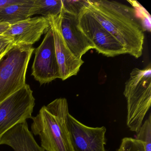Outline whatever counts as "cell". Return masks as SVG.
<instances>
[{
    "label": "cell",
    "instance_id": "obj_1",
    "mask_svg": "<svg viewBox=\"0 0 151 151\" xmlns=\"http://www.w3.org/2000/svg\"><path fill=\"white\" fill-rule=\"evenodd\" d=\"M92 15L136 59L143 54L145 40L141 20L133 7L115 1L88 0Z\"/></svg>",
    "mask_w": 151,
    "mask_h": 151
},
{
    "label": "cell",
    "instance_id": "obj_2",
    "mask_svg": "<svg viewBox=\"0 0 151 151\" xmlns=\"http://www.w3.org/2000/svg\"><path fill=\"white\" fill-rule=\"evenodd\" d=\"M68 101L60 98L42 107L32 116V133L39 136L41 147L47 151H74L68 125Z\"/></svg>",
    "mask_w": 151,
    "mask_h": 151
},
{
    "label": "cell",
    "instance_id": "obj_3",
    "mask_svg": "<svg viewBox=\"0 0 151 151\" xmlns=\"http://www.w3.org/2000/svg\"><path fill=\"white\" fill-rule=\"evenodd\" d=\"M124 95L127 103V126L137 132L151 105V67L135 68L125 83Z\"/></svg>",
    "mask_w": 151,
    "mask_h": 151
},
{
    "label": "cell",
    "instance_id": "obj_4",
    "mask_svg": "<svg viewBox=\"0 0 151 151\" xmlns=\"http://www.w3.org/2000/svg\"><path fill=\"white\" fill-rule=\"evenodd\" d=\"M34 48L15 45L0 61V103L22 88Z\"/></svg>",
    "mask_w": 151,
    "mask_h": 151
},
{
    "label": "cell",
    "instance_id": "obj_5",
    "mask_svg": "<svg viewBox=\"0 0 151 151\" xmlns=\"http://www.w3.org/2000/svg\"><path fill=\"white\" fill-rule=\"evenodd\" d=\"M35 105L33 91L27 84L0 103V139L16 124L32 119Z\"/></svg>",
    "mask_w": 151,
    "mask_h": 151
},
{
    "label": "cell",
    "instance_id": "obj_6",
    "mask_svg": "<svg viewBox=\"0 0 151 151\" xmlns=\"http://www.w3.org/2000/svg\"><path fill=\"white\" fill-rule=\"evenodd\" d=\"M78 27L99 53L108 57L126 54L122 45L92 15L87 6L78 17Z\"/></svg>",
    "mask_w": 151,
    "mask_h": 151
},
{
    "label": "cell",
    "instance_id": "obj_7",
    "mask_svg": "<svg viewBox=\"0 0 151 151\" xmlns=\"http://www.w3.org/2000/svg\"><path fill=\"white\" fill-rule=\"evenodd\" d=\"M32 75L41 85L60 78L53 36L50 27L42 43L36 49Z\"/></svg>",
    "mask_w": 151,
    "mask_h": 151
},
{
    "label": "cell",
    "instance_id": "obj_8",
    "mask_svg": "<svg viewBox=\"0 0 151 151\" xmlns=\"http://www.w3.org/2000/svg\"><path fill=\"white\" fill-rule=\"evenodd\" d=\"M64 10L58 16H49L47 18L52 32L55 55L59 66L60 79L66 80L76 76L84 63L82 59L76 57L70 52L63 37L60 24Z\"/></svg>",
    "mask_w": 151,
    "mask_h": 151
},
{
    "label": "cell",
    "instance_id": "obj_9",
    "mask_svg": "<svg viewBox=\"0 0 151 151\" xmlns=\"http://www.w3.org/2000/svg\"><path fill=\"white\" fill-rule=\"evenodd\" d=\"M68 125L73 151H106V127L86 126L70 114Z\"/></svg>",
    "mask_w": 151,
    "mask_h": 151
},
{
    "label": "cell",
    "instance_id": "obj_10",
    "mask_svg": "<svg viewBox=\"0 0 151 151\" xmlns=\"http://www.w3.org/2000/svg\"><path fill=\"white\" fill-rule=\"evenodd\" d=\"M50 28L46 17H37L28 18L11 25L3 35L12 38L15 45H32L40 39Z\"/></svg>",
    "mask_w": 151,
    "mask_h": 151
},
{
    "label": "cell",
    "instance_id": "obj_11",
    "mask_svg": "<svg viewBox=\"0 0 151 151\" xmlns=\"http://www.w3.org/2000/svg\"><path fill=\"white\" fill-rule=\"evenodd\" d=\"M63 39L72 53L78 59L91 49H94L91 43L78 27V17L63 12L60 24Z\"/></svg>",
    "mask_w": 151,
    "mask_h": 151
},
{
    "label": "cell",
    "instance_id": "obj_12",
    "mask_svg": "<svg viewBox=\"0 0 151 151\" xmlns=\"http://www.w3.org/2000/svg\"><path fill=\"white\" fill-rule=\"evenodd\" d=\"M9 146L14 151H45L35 140L27 121L16 124L0 139V145Z\"/></svg>",
    "mask_w": 151,
    "mask_h": 151
},
{
    "label": "cell",
    "instance_id": "obj_13",
    "mask_svg": "<svg viewBox=\"0 0 151 151\" xmlns=\"http://www.w3.org/2000/svg\"><path fill=\"white\" fill-rule=\"evenodd\" d=\"M33 3V0H21L6 7L0 11V21L13 25L27 20Z\"/></svg>",
    "mask_w": 151,
    "mask_h": 151
},
{
    "label": "cell",
    "instance_id": "obj_14",
    "mask_svg": "<svg viewBox=\"0 0 151 151\" xmlns=\"http://www.w3.org/2000/svg\"><path fill=\"white\" fill-rule=\"evenodd\" d=\"M62 0H33L29 17L40 14L44 17L58 16L63 11Z\"/></svg>",
    "mask_w": 151,
    "mask_h": 151
},
{
    "label": "cell",
    "instance_id": "obj_15",
    "mask_svg": "<svg viewBox=\"0 0 151 151\" xmlns=\"http://www.w3.org/2000/svg\"><path fill=\"white\" fill-rule=\"evenodd\" d=\"M137 139L143 142L145 151H151V116L142 124L137 132Z\"/></svg>",
    "mask_w": 151,
    "mask_h": 151
},
{
    "label": "cell",
    "instance_id": "obj_16",
    "mask_svg": "<svg viewBox=\"0 0 151 151\" xmlns=\"http://www.w3.org/2000/svg\"><path fill=\"white\" fill-rule=\"evenodd\" d=\"M64 12L78 17L88 5V0H62Z\"/></svg>",
    "mask_w": 151,
    "mask_h": 151
},
{
    "label": "cell",
    "instance_id": "obj_17",
    "mask_svg": "<svg viewBox=\"0 0 151 151\" xmlns=\"http://www.w3.org/2000/svg\"><path fill=\"white\" fill-rule=\"evenodd\" d=\"M117 151H145L143 142L136 138L124 137L122 139Z\"/></svg>",
    "mask_w": 151,
    "mask_h": 151
},
{
    "label": "cell",
    "instance_id": "obj_18",
    "mask_svg": "<svg viewBox=\"0 0 151 151\" xmlns=\"http://www.w3.org/2000/svg\"><path fill=\"white\" fill-rule=\"evenodd\" d=\"M15 45L14 40L11 37L0 35V61Z\"/></svg>",
    "mask_w": 151,
    "mask_h": 151
},
{
    "label": "cell",
    "instance_id": "obj_19",
    "mask_svg": "<svg viewBox=\"0 0 151 151\" xmlns=\"http://www.w3.org/2000/svg\"><path fill=\"white\" fill-rule=\"evenodd\" d=\"M21 0H0V11L9 5L20 2Z\"/></svg>",
    "mask_w": 151,
    "mask_h": 151
},
{
    "label": "cell",
    "instance_id": "obj_20",
    "mask_svg": "<svg viewBox=\"0 0 151 151\" xmlns=\"http://www.w3.org/2000/svg\"><path fill=\"white\" fill-rule=\"evenodd\" d=\"M11 24L0 21V35H3L11 27Z\"/></svg>",
    "mask_w": 151,
    "mask_h": 151
}]
</instances>
